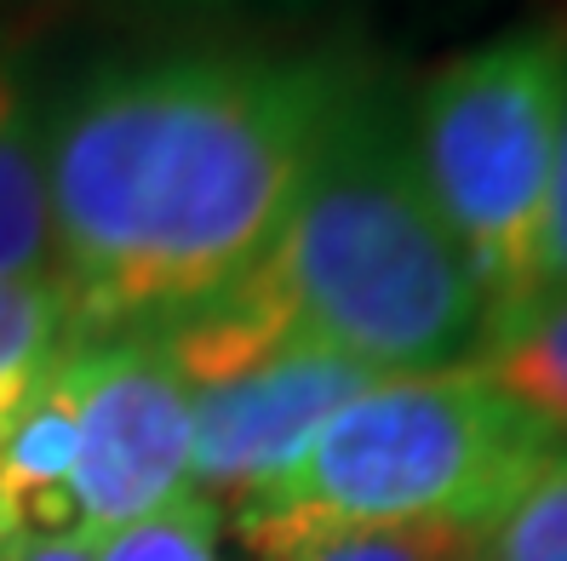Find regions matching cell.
Wrapping results in <instances>:
<instances>
[{
  "mask_svg": "<svg viewBox=\"0 0 567 561\" xmlns=\"http://www.w3.org/2000/svg\"><path fill=\"white\" fill-rule=\"evenodd\" d=\"M350 63L178 52L81 81L47 121L58 281L97 333H150L258 270Z\"/></svg>",
  "mask_w": 567,
  "mask_h": 561,
  "instance_id": "1",
  "label": "cell"
},
{
  "mask_svg": "<svg viewBox=\"0 0 567 561\" xmlns=\"http://www.w3.org/2000/svg\"><path fill=\"white\" fill-rule=\"evenodd\" d=\"M482 321L476 270L419 178L408 104L355 70L258 270L150 333L189 389H207L287 344L350 355L379 378L458 367Z\"/></svg>",
  "mask_w": 567,
  "mask_h": 561,
  "instance_id": "2",
  "label": "cell"
},
{
  "mask_svg": "<svg viewBox=\"0 0 567 561\" xmlns=\"http://www.w3.org/2000/svg\"><path fill=\"white\" fill-rule=\"evenodd\" d=\"M556 447L550 424L476 361L395 373L332 413L281 481L241 499L236 527L258 561H287L332 527H458L487 539Z\"/></svg>",
  "mask_w": 567,
  "mask_h": 561,
  "instance_id": "3",
  "label": "cell"
},
{
  "mask_svg": "<svg viewBox=\"0 0 567 561\" xmlns=\"http://www.w3.org/2000/svg\"><path fill=\"white\" fill-rule=\"evenodd\" d=\"M561 92L567 29L527 23L447 58L408 104L419 178L482 287V333L533 292Z\"/></svg>",
  "mask_w": 567,
  "mask_h": 561,
  "instance_id": "4",
  "label": "cell"
},
{
  "mask_svg": "<svg viewBox=\"0 0 567 561\" xmlns=\"http://www.w3.org/2000/svg\"><path fill=\"white\" fill-rule=\"evenodd\" d=\"M75 533L92 544L184 499L189 384L155 333H97L75 344Z\"/></svg>",
  "mask_w": 567,
  "mask_h": 561,
  "instance_id": "5",
  "label": "cell"
},
{
  "mask_svg": "<svg viewBox=\"0 0 567 561\" xmlns=\"http://www.w3.org/2000/svg\"><path fill=\"white\" fill-rule=\"evenodd\" d=\"M373 378L379 373L350 355L287 344L236 378L189 389V487L207 499L213 492H229L236 505L252 499L281 481L321 436V424Z\"/></svg>",
  "mask_w": 567,
  "mask_h": 561,
  "instance_id": "6",
  "label": "cell"
},
{
  "mask_svg": "<svg viewBox=\"0 0 567 561\" xmlns=\"http://www.w3.org/2000/svg\"><path fill=\"white\" fill-rule=\"evenodd\" d=\"M58 276L52 195H47V115L12 70H0V281Z\"/></svg>",
  "mask_w": 567,
  "mask_h": 561,
  "instance_id": "7",
  "label": "cell"
},
{
  "mask_svg": "<svg viewBox=\"0 0 567 561\" xmlns=\"http://www.w3.org/2000/svg\"><path fill=\"white\" fill-rule=\"evenodd\" d=\"M476 367L567 441V292L527 299L493 321L476 344Z\"/></svg>",
  "mask_w": 567,
  "mask_h": 561,
  "instance_id": "8",
  "label": "cell"
},
{
  "mask_svg": "<svg viewBox=\"0 0 567 561\" xmlns=\"http://www.w3.org/2000/svg\"><path fill=\"white\" fill-rule=\"evenodd\" d=\"M81 339L86 326L58 276L0 281V402L29 395L35 378Z\"/></svg>",
  "mask_w": 567,
  "mask_h": 561,
  "instance_id": "9",
  "label": "cell"
},
{
  "mask_svg": "<svg viewBox=\"0 0 567 561\" xmlns=\"http://www.w3.org/2000/svg\"><path fill=\"white\" fill-rule=\"evenodd\" d=\"M487 561H567V441L545 458L482 544Z\"/></svg>",
  "mask_w": 567,
  "mask_h": 561,
  "instance_id": "10",
  "label": "cell"
},
{
  "mask_svg": "<svg viewBox=\"0 0 567 561\" xmlns=\"http://www.w3.org/2000/svg\"><path fill=\"white\" fill-rule=\"evenodd\" d=\"M487 539L458 527H332L287 561H476Z\"/></svg>",
  "mask_w": 567,
  "mask_h": 561,
  "instance_id": "11",
  "label": "cell"
},
{
  "mask_svg": "<svg viewBox=\"0 0 567 561\" xmlns=\"http://www.w3.org/2000/svg\"><path fill=\"white\" fill-rule=\"evenodd\" d=\"M97 561H218V510L207 492H184L166 510L97 539Z\"/></svg>",
  "mask_w": 567,
  "mask_h": 561,
  "instance_id": "12",
  "label": "cell"
},
{
  "mask_svg": "<svg viewBox=\"0 0 567 561\" xmlns=\"http://www.w3.org/2000/svg\"><path fill=\"white\" fill-rule=\"evenodd\" d=\"M567 292V92H561V126H556V160H550V201L539 252H533V292L527 299H550Z\"/></svg>",
  "mask_w": 567,
  "mask_h": 561,
  "instance_id": "13",
  "label": "cell"
},
{
  "mask_svg": "<svg viewBox=\"0 0 567 561\" xmlns=\"http://www.w3.org/2000/svg\"><path fill=\"white\" fill-rule=\"evenodd\" d=\"M0 561H97V544L86 533H29L0 550Z\"/></svg>",
  "mask_w": 567,
  "mask_h": 561,
  "instance_id": "14",
  "label": "cell"
},
{
  "mask_svg": "<svg viewBox=\"0 0 567 561\" xmlns=\"http://www.w3.org/2000/svg\"><path fill=\"white\" fill-rule=\"evenodd\" d=\"M476 561H487V555H476Z\"/></svg>",
  "mask_w": 567,
  "mask_h": 561,
  "instance_id": "15",
  "label": "cell"
}]
</instances>
